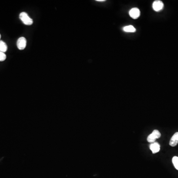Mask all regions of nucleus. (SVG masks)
Here are the masks:
<instances>
[{"label": "nucleus", "instance_id": "obj_7", "mask_svg": "<svg viewBox=\"0 0 178 178\" xmlns=\"http://www.w3.org/2000/svg\"><path fill=\"white\" fill-rule=\"evenodd\" d=\"M7 50H8V46L6 43L3 41H0V51L5 53L7 51Z\"/></svg>", "mask_w": 178, "mask_h": 178}, {"label": "nucleus", "instance_id": "obj_4", "mask_svg": "<svg viewBox=\"0 0 178 178\" xmlns=\"http://www.w3.org/2000/svg\"><path fill=\"white\" fill-rule=\"evenodd\" d=\"M140 14H141V13H140V10L136 8H132L129 11L130 16L133 19H136L139 18Z\"/></svg>", "mask_w": 178, "mask_h": 178}, {"label": "nucleus", "instance_id": "obj_5", "mask_svg": "<svg viewBox=\"0 0 178 178\" xmlns=\"http://www.w3.org/2000/svg\"><path fill=\"white\" fill-rule=\"evenodd\" d=\"M160 148V145L157 143H152L150 146V149L152 151L153 153H156L159 152Z\"/></svg>", "mask_w": 178, "mask_h": 178}, {"label": "nucleus", "instance_id": "obj_12", "mask_svg": "<svg viewBox=\"0 0 178 178\" xmlns=\"http://www.w3.org/2000/svg\"><path fill=\"white\" fill-rule=\"evenodd\" d=\"M171 140L178 141V132H177V133L174 134L173 136H172V138L171 139Z\"/></svg>", "mask_w": 178, "mask_h": 178}, {"label": "nucleus", "instance_id": "obj_13", "mask_svg": "<svg viewBox=\"0 0 178 178\" xmlns=\"http://www.w3.org/2000/svg\"><path fill=\"white\" fill-rule=\"evenodd\" d=\"M178 144V141H173V140H170L169 144L171 146H176L177 144Z\"/></svg>", "mask_w": 178, "mask_h": 178}, {"label": "nucleus", "instance_id": "obj_8", "mask_svg": "<svg viewBox=\"0 0 178 178\" xmlns=\"http://www.w3.org/2000/svg\"><path fill=\"white\" fill-rule=\"evenodd\" d=\"M156 140V138L152 133L150 134L147 138L148 142H149V143H154V141H155Z\"/></svg>", "mask_w": 178, "mask_h": 178}, {"label": "nucleus", "instance_id": "obj_2", "mask_svg": "<svg viewBox=\"0 0 178 178\" xmlns=\"http://www.w3.org/2000/svg\"><path fill=\"white\" fill-rule=\"evenodd\" d=\"M26 44H27V41L25 38L23 37H20L18 38L16 43L17 47L19 50H24L26 47Z\"/></svg>", "mask_w": 178, "mask_h": 178}, {"label": "nucleus", "instance_id": "obj_1", "mask_svg": "<svg viewBox=\"0 0 178 178\" xmlns=\"http://www.w3.org/2000/svg\"><path fill=\"white\" fill-rule=\"evenodd\" d=\"M19 18L26 25H31L33 23V19L25 12H22L20 13Z\"/></svg>", "mask_w": 178, "mask_h": 178}, {"label": "nucleus", "instance_id": "obj_9", "mask_svg": "<svg viewBox=\"0 0 178 178\" xmlns=\"http://www.w3.org/2000/svg\"><path fill=\"white\" fill-rule=\"evenodd\" d=\"M172 162L173 164L174 167L177 170H178V156H174L172 159Z\"/></svg>", "mask_w": 178, "mask_h": 178}, {"label": "nucleus", "instance_id": "obj_10", "mask_svg": "<svg viewBox=\"0 0 178 178\" xmlns=\"http://www.w3.org/2000/svg\"><path fill=\"white\" fill-rule=\"evenodd\" d=\"M153 135H154V136H155V138L157 139H159L161 136V134L159 132V131H158L157 130H154L152 133Z\"/></svg>", "mask_w": 178, "mask_h": 178}, {"label": "nucleus", "instance_id": "obj_3", "mask_svg": "<svg viewBox=\"0 0 178 178\" xmlns=\"http://www.w3.org/2000/svg\"><path fill=\"white\" fill-rule=\"evenodd\" d=\"M164 8V4L159 0L155 1L153 4V8L155 11H159L163 10Z\"/></svg>", "mask_w": 178, "mask_h": 178}, {"label": "nucleus", "instance_id": "obj_6", "mask_svg": "<svg viewBox=\"0 0 178 178\" xmlns=\"http://www.w3.org/2000/svg\"><path fill=\"white\" fill-rule=\"evenodd\" d=\"M123 30L124 31L126 32L133 33V32H135L136 31V28L134 27L132 25L126 26L125 27H124Z\"/></svg>", "mask_w": 178, "mask_h": 178}, {"label": "nucleus", "instance_id": "obj_11", "mask_svg": "<svg viewBox=\"0 0 178 178\" xmlns=\"http://www.w3.org/2000/svg\"><path fill=\"white\" fill-rule=\"evenodd\" d=\"M6 56L4 53L0 51V61H3L6 59Z\"/></svg>", "mask_w": 178, "mask_h": 178}, {"label": "nucleus", "instance_id": "obj_14", "mask_svg": "<svg viewBox=\"0 0 178 178\" xmlns=\"http://www.w3.org/2000/svg\"><path fill=\"white\" fill-rule=\"evenodd\" d=\"M96 1H98V2H104L105 0H96Z\"/></svg>", "mask_w": 178, "mask_h": 178}, {"label": "nucleus", "instance_id": "obj_15", "mask_svg": "<svg viewBox=\"0 0 178 178\" xmlns=\"http://www.w3.org/2000/svg\"><path fill=\"white\" fill-rule=\"evenodd\" d=\"M1 34H0V39H1Z\"/></svg>", "mask_w": 178, "mask_h": 178}]
</instances>
